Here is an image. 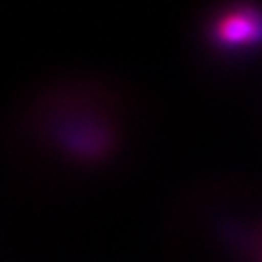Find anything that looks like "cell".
I'll use <instances>...</instances> for the list:
<instances>
[{"mask_svg":"<svg viewBox=\"0 0 262 262\" xmlns=\"http://www.w3.org/2000/svg\"><path fill=\"white\" fill-rule=\"evenodd\" d=\"M215 40L226 48H248L262 42V13L251 8L221 16L213 28Z\"/></svg>","mask_w":262,"mask_h":262,"instance_id":"6da1fadb","label":"cell"}]
</instances>
